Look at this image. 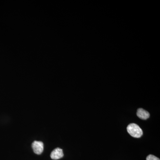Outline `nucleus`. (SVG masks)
<instances>
[{
	"label": "nucleus",
	"mask_w": 160,
	"mask_h": 160,
	"mask_svg": "<svg viewBox=\"0 0 160 160\" xmlns=\"http://www.w3.org/2000/svg\"><path fill=\"white\" fill-rule=\"evenodd\" d=\"M137 115L138 117L142 120L147 119L150 117L149 112L142 108H139L138 109Z\"/></svg>",
	"instance_id": "20e7f679"
},
{
	"label": "nucleus",
	"mask_w": 160,
	"mask_h": 160,
	"mask_svg": "<svg viewBox=\"0 0 160 160\" xmlns=\"http://www.w3.org/2000/svg\"><path fill=\"white\" fill-rule=\"evenodd\" d=\"M64 156L63 150L61 148H57L52 152L50 157L53 160H58Z\"/></svg>",
	"instance_id": "7ed1b4c3"
},
{
	"label": "nucleus",
	"mask_w": 160,
	"mask_h": 160,
	"mask_svg": "<svg viewBox=\"0 0 160 160\" xmlns=\"http://www.w3.org/2000/svg\"><path fill=\"white\" fill-rule=\"evenodd\" d=\"M127 130L128 133L133 138H141L143 135V131L142 129L137 124L135 123H131L128 125Z\"/></svg>",
	"instance_id": "f257e3e1"
},
{
	"label": "nucleus",
	"mask_w": 160,
	"mask_h": 160,
	"mask_svg": "<svg viewBox=\"0 0 160 160\" xmlns=\"http://www.w3.org/2000/svg\"><path fill=\"white\" fill-rule=\"evenodd\" d=\"M33 151L36 154H41L44 150V144L42 142L39 141H34L32 145Z\"/></svg>",
	"instance_id": "f03ea898"
},
{
	"label": "nucleus",
	"mask_w": 160,
	"mask_h": 160,
	"mask_svg": "<svg viewBox=\"0 0 160 160\" xmlns=\"http://www.w3.org/2000/svg\"><path fill=\"white\" fill-rule=\"evenodd\" d=\"M146 160H160V159L153 155H149L146 158Z\"/></svg>",
	"instance_id": "39448f33"
}]
</instances>
